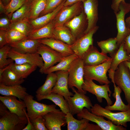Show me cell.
Wrapping results in <instances>:
<instances>
[{
	"label": "cell",
	"instance_id": "f5cc1de1",
	"mask_svg": "<svg viewBox=\"0 0 130 130\" xmlns=\"http://www.w3.org/2000/svg\"><path fill=\"white\" fill-rule=\"evenodd\" d=\"M11 0H0L5 6H6L7 5Z\"/></svg>",
	"mask_w": 130,
	"mask_h": 130
},
{
	"label": "cell",
	"instance_id": "2e32d148",
	"mask_svg": "<svg viewBox=\"0 0 130 130\" xmlns=\"http://www.w3.org/2000/svg\"><path fill=\"white\" fill-rule=\"evenodd\" d=\"M83 3L88 23L85 33L97 26L98 19V0H86Z\"/></svg>",
	"mask_w": 130,
	"mask_h": 130
},
{
	"label": "cell",
	"instance_id": "8fae6325",
	"mask_svg": "<svg viewBox=\"0 0 130 130\" xmlns=\"http://www.w3.org/2000/svg\"><path fill=\"white\" fill-rule=\"evenodd\" d=\"M83 9V3L81 2H78L69 6H63L53 20L55 27L64 25L80 14Z\"/></svg>",
	"mask_w": 130,
	"mask_h": 130
},
{
	"label": "cell",
	"instance_id": "681fc988",
	"mask_svg": "<svg viewBox=\"0 0 130 130\" xmlns=\"http://www.w3.org/2000/svg\"><path fill=\"white\" fill-rule=\"evenodd\" d=\"M86 0H66L64 5V6H69L78 2L83 3Z\"/></svg>",
	"mask_w": 130,
	"mask_h": 130
},
{
	"label": "cell",
	"instance_id": "3957f363",
	"mask_svg": "<svg viewBox=\"0 0 130 130\" xmlns=\"http://www.w3.org/2000/svg\"><path fill=\"white\" fill-rule=\"evenodd\" d=\"M82 59L78 57L71 63L68 70V86L69 88L75 87L79 92L86 94L82 86L84 83V67Z\"/></svg>",
	"mask_w": 130,
	"mask_h": 130
},
{
	"label": "cell",
	"instance_id": "277c9868",
	"mask_svg": "<svg viewBox=\"0 0 130 130\" xmlns=\"http://www.w3.org/2000/svg\"><path fill=\"white\" fill-rule=\"evenodd\" d=\"M32 96L28 94L23 100L26 103L27 115L30 120L39 116L43 117L50 112L60 111L56 108V105L39 103L34 100Z\"/></svg>",
	"mask_w": 130,
	"mask_h": 130
},
{
	"label": "cell",
	"instance_id": "7dc6e473",
	"mask_svg": "<svg viewBox=\"0 0 130 130\" xmlns=\"http://www.w3.org/2000/svg\"><path fill=\"white\" fill-rule=\"evenodd\" d=\"M124 1L125 0H112L111 7L115 13L118 11L120 3L122 1Z\"/></svg>",
	"mask_w": 130,
	"mask_h": 130
},
{
	"label": "cell",
	"instance_id": "7c38bea8",
	"mask_svg": "<svg viewBox=\"0 0 130 130\" xmlns=\"http://www.w3.org/2000/svg\"><path fill=\"white\" fill-rule=\"evenodd\" d=\"M98 28L99 27L96 26L77 39L74 43L70 46L74 53L79 57L82 58L89 47L93 45V36Z\"/></svg>",
	"mask_w": 130,
	"mask_h": 130
},
{
	"label": "cell",
	"instance_id": "4316f807",
	"mask_svg": "<svg viewBox=\"0 0 130 130\" xmlns=\"http://www.w3.org/2000/svg\"><path fill=\"white\" fill-rule=\"evenodd\" d=\"M0 94L4 96H15L19 99L23 100L28 94L26 88L20 85L7 86L0 84Z\"/></svg>",
	"mask_w": 130,
	"mask_h": 130
},
{
	"label": "cell",
	"instance_id": "f35d334b",
	"mask_svg": "<svg viewBox=\"0 0 130 130\" xmlns=\"http://www.w3.org/2000/svg\"><path fill=\"white\" fill-rule=\"evenodd\" d=\"M6 37L7 44L9 45L17 42L27 38L26 36L19 31L11 29L6 31Z\"/></svg>",
	"mask_w": 130,
	"mask_h": 130
},
{
	"label": "cell",
	"instance_id": "8992f818",
	"mask_svg": "<svg viewBox=\"0 0 130 130\" xmlns=\"http://www.w3.org/2000/svg\"><path fill=\"white\" fill-rule=\"evenodd\" d=\"M114 80L124 92L125 99L130 106V71L124 62L119 65L115 71Z\"/></svg>",
	"mask_w": 130,
	"mask_h": 130
},
{
	"label": "cell",
	"instance_id": "d590c367",
	"mask_svg": "<svg viewBox=\"0 0 130 130\" xmlns=\"http://www.w3.org/2000/svg\"><path fill=\"white\" fill-rule=\"evenodd\" d=\"M78 57L75 53L65 57L58 64L50 68L45 72L44 73L48 74L59 71H68L72 62Z\"/></svg>",
	"mask_w": 130,
	"mask_h": 130
},
{
	"label": "cell",
	"instance_id": "f907efd6",
	"mask_svg": "<svg viewBox=\"0 0 130 130\" xmlns=\"http://www.w3.org/2000/svg\"><path fill=\"white\" fill-rule=\"evenodd\" d=\"M0 14H5V6L3 4L1 1L0 0Z\"/></svg>",
	"mask_w": 130,
	"mask_h": 130
},
{
	"label": "cell",
	"instance_id": "83f0119b",
	"mask_svg": "<svg viewBox=\"0 0 130 130\" xmlns=\"http://www.w3.org/2000/svg\"><path fill=\"white\" fill-rule=\"evenodd\" d=\"M54 27L53 20L46 25L33 30L27 39H39L46 38H53V31Z\"/></svg>",
	"mask_w": 130,
	"mask_h": 130
},
{
	"label": "cell",
	"instance_id": "d6986e66",
	"mask_svg": "<svg viewBox=\"0 0 130 130\" xmlns=\"http://www.w3.org/2000/svg\"><path fill=\"white\" fill-rule=\"evenodd\" d=\"M65 118L67 130H102L97 124L90 123V121L87 119H76L70 112L66 113Z\"/></svg>",
	"mask_w": 130,
	"mask_h": 130
},
{
	"label": "cell",
	"instance_id": "8d00e7d4",
	"mask_svg": "<svg viewBox=\"0 0 130 130\" xmlns=\"http://www.w3.org/2000/svg\"><path fill=\"white\" fill-rule=\"evenodd\" d=\"M46 0H32L30 1V9L28 17L30 20L39 17L45 9Z\"/></svg>",
	"mask_w": 130,
	"mask_h": 130
},
{
	"label": "cell",
	"instance_id": "db71d44e",
	"mask_svg": "<svg viewBox=\"0 0 130 130\" xmlns=\"http://www.w3.org/2000/svg\"><path fill=\"white\" fill-rule=\"evenodd\" d=\"M124 62L126 66L129 68L130 71V61H125Z\"/></svg>",
	"mask_w": 130,
	"mask_h": 130
},
{
	"label": "cell",
	"instance_id": "30bf717a",
	"mask_svg": "<svg viewBox=\"0 0 130 130\" xmlns=\"http://www.w3.org/2000/svg\"><path fill=\"white\" fill-rule=\"evenodd\" d=\"M27 123L26 116H19L9 110L0 116V130H22Z\"/></svg>",
	"mask_w": 130,
	"mask_h": 130
},
{
	"label": "cell",
	"instance_id": "484cf974",
	"mask_svg": "<svg viewBox=\"0 0 130 130\" xmlns=\"http://www.w3.org/2000/svg\"><path fill=\"white\" fill-rule=\"evenodd\" d=\"M65 0H64L59 6L52 12L30 20L33 30L37 29L46 25L53 20L64 6Z\"/></svg>",
	"mask_w": 130,
	"mask_h": 130
},
{
	"label": "cell",
	"instance_id": "e575fe53",
	"mask_svg": "<svg viewBox=\"0 0 130 130\" xmlns=\"http://www.w3.org/2000/svg\"><path fill=\"white\" fill-rule=\"evenodd\" d=\"M37 67L29 63L17 64L13 62L10 68L23 79L27 78L36 69Z\"/></svg>",
	"mask_w": 130,
	"mask_h": 130
},
{
	"label": "cell",
	"instance_id": "ffe728a7",
	"mask_svg": "<svg viewBox=\"0 0 130 130\" xmlns=\"http://www.w3.org/2000/svg\"><path fill=\"white\" fill-rule=\"evenodd\" d=\"M65 114L62 111L49 112L43 116L48 130H61L66 124Z\"/></svg>",
	"mask_w": 130,
	"mask_h": 130
},
{
	"label": "cell",
	"instance_id": "11a10c76",
	"mask_svg": "<svg viewBox=\"0 0 130 130\" xmlns=\"http://www.w3.org/2000/svg\"><path fill=\"white\" fill-rule=\"evenodd\" d=\"M27 1H30V2L32 0H26Z\"/></svg>",
	"mask_w": 130,
	"mask_h": 130
},
{
	"label": "cell",
	"instance_id": "f1b7e54d",
	"mask_svg": "<svg viewBox=\"0 0 130 130\" xmlns=\"http://www.w3.org/2000/svg\"><path fill=\"white\" fill-rule=\"evenodd\" d=\"M53 35V38L61 40L70 46L76 40L70 29L64 25L55 27Z\"/></svg>",
	"mask_w": 130,
	"mask_h": 130
},
{
	"label": "cell",
	"instance_id": "4dcf8cb0",
	"mask_svg": "<svg viewBox=\"0 0 130 130\" xmlns=\"http://www.w3.org/2000/svg\"><path fill=\"white\" fill-rule=\"evenodd\" d=\"M113 84L114 90L112 96L116 99V101L113 105H107L105 106V108L110 111L119 110L125 111L129 110L130 109V106L128 104H125L121 97L120 95L122 92V90L118 86L116 85L115 83Z\"/></svg>",
	"mask_w": 130,
	"mask_h": 130
},
{
	"label": "cell",
	"instance_id": "1f68e13d",
	"mask_svg": "<svg viewBox=\"0 0 130 130\" xmlns=\"http://www.w3.org/2000/svg\"><path fill=\"white\" fill-rule=\"evenodd\" d=\"M97 44L101 50V52L106 54L109 53L112 58L114 56L119 47L116 37L98 41Z\"/></svg>",
	"mask_w": 130,
	"mask_h": 130
},
{
	"label": "cell",
	"instance_id": "603a6c76",
	"mask_svg": "<svg viewBox=\"0 0 130 130\" xmlns=\"http://www.w3.org/2000/svg\"><path fill=\"white\" fill-rule=\"evenodd\" d=\"M124 41L120 45L117 52L112 58L110 68L108 71L109 78L114 83V75L119 65L125 61H130V55H128L124 48Z\"/></svg>",
	"mask_w": 130,
	"mask_h": 130
},
{
	"label": "cell",
	"instance_id": "e0dca14e",
	"mask_svg": "<svg viewBox=\"0 0 130 130\" xmlns=\"http://www.w3.org/2000/svg\"><path fill=\"white\" fill-rule=\"evenodd\" d=\"M56 73L57 76V80L51 93L62 95L67 101L69 97L72 96L74 95L69 90L68 71H56Z\"/></svg>",
	"mask_w": 130,
	"mask_h": 130
},
{
	"label": "cell",
	"instance_id": "9f6ffc18",
	"mask_svg": "<svg viewBox=\"0 0 130 130\" xmlns=\"http://www.w3.org/2000/svg\"><path fill=\"white\" fill-rule=\"evenodd\" d=\"M129 30H130V27H129Z\"/></svg>",
	"mask_w": 130,
	"mask_h": 130
},
{
	"label": "cell",
	"instance_id": "7bdbcfd3",
	"mask_svg": "<svg viewBox=\"0 0 130 130\" xmlns=\"http://www.w3.org/2000/svg\"><path fill=\"white\" fill-rule=\"evenodd\" d=\"M30 120L35 130H48L45 125V119L43 116H39Z\"/></svg>",
	"mask_w": 130,
	"mask_h": 130
},
{
	"label": "cell",
	"instance_id": "f546056e",
	"mask_svg": "<svg viewBox=\"0 0 130 130\" xmlns=\"http://www.w3.org/2000/svg\"><path fill=\"white\" fill-rule=\"evenodd\" d=\"M35 96L37 100L39 101L44 99H48L52 101L55 105L59 107L61 111L65 114L70 112L67 101L61 95L51 93L46 95L36 94Z\"/></svg>",
	"mask_w": 130,
	"mask_h": 130
},
{
	"label": "cell",
	"instance_id": "5bb4252c",
	"mask_svg": "<svg viewBox=\"0 0 130 130\" xmlns=\"http://www.w3.org/2000/svg\"><path fill=\"white\" fill-rule=\"evenodd\" d=\"M8 58H10L17 64L29 63L40 68L44 65L42 58L38 53H23L19 52L11 48L8 54Z\"/></svg>",
	"mask_w": 130,
	"mask_h": 130
},
{
	"label": "cell",
	"instance_id": "d4e9b609",
	"mask_svg": "<svg viewBox=\"0 0 130 130\" xmlns=\"http://www.w3.org/2000/svg\"><path fill=\"white\" fill-rule=\"evenodd\" d=\"M39 41L58 52L64 57L74 53L70 45L61 40L51 38L40 39Z\"/></svg>",
	"mask_w": 130,
	"mask_h": 130
},
{
	"label": "cell",
	"instance_id": "7a4b0ae2",
	"mask_svg": "<svg viewBox=\"0 0 130 130\" xmlns=\"http://www.w3.org/2000/svg\"><path fill=\"white\" fill-rule=\"evenodd\" d=\"M112 58L100 64L93 66H85L84 67V78L94 80L100 84H109L107 73L109 69Z\"/></svg>",
	"mask_w": 130,
	"mask_h": 130
},
{
	"label": "cell",
	"instance_id": "5b68a950",
	"mask_svg": "<svg viewBox=\"0 0 130 130\" xmlns=\"http://www.w3.org/2000/svg\"><path fill=\"white\" fill-rule=\"evenodd\" d=\"M84 79V83L82 86L84 90L95 95L99 103H102L104 98L106 100L107 105H112V101L110 98L112 91L110 89L109 85H99L95 83L92 80L85 78Z\"/></svg>",
	"mask_w": 130,
	"mask_h": 130
},
{
	"label": "cell",
	"instance_id": "ee69618b",
	"mask_svg": "<svg viewBox=\"0 0 130 130\" xmlns=\"http://www.w3.org/2000/svg\"><path fill=\"white\" fill-rule=\"evenodd\" d=\"M11 22L10 20L7 16L1 18L0 19V29L7 30L10 29Z\"/></svg>",
	"mask_w": 130,
	"mask_h": 130
},
{
	"label": "cell",
	"instance_id": "60d3db41",
	"mask_svg": "<svg viewBox=\"0 0 130 130\" xmlns=\"http://www.w3.org/2000/svg\"><path fill=\"white\" fill-rule=\"evenodd\" d=\"M12 47L7 44L0 48V68L2 69L13 63L11 59H7L8 54Z\"/></svg>",
	"mask_w": 130,
	"mask_h": 130
},
{
	"label": "cell",
	"instance_id": "9a60e30c",
	"mask_svg": "<svg viewBox=\"0 0 130 130\" xmlns=\"http://www.w3.org/2000/svg\"><path fill=\"white\" fill-rule=\"evenodd\" d=\"M88 21L84 8L79 15L66 23L68 27L76 40L84 34L88 26Z\"/></svg>",
	"mask_w": 130,
	"mask_h": 130
},
{
	"label": "cell",
	"instance_id": "ac0fdd59",
	"mask_svg": "<svg viewBox=\"0 0 130 130\" xmlns=\"http://www.w3.org/2000/svg\"><path fill=\"white\" fill-rule=\"evenodd\" d=\"M110 58L106 54L100 52L96 47L92 45L89 47L82 58L84 66H88L100 64Z\"/></svg>",
	"mask_w": 130,
	"mask_h": 130
},
{
	"label": "cell",
	"instance_id": "ba28073f",
	"mask_svg": "<svg viewBox=\"0 0 130 130\" xmlns=\"http://www.w3.org/2000/svg\"><path fill=\"white\" fill-rule=\"evenodd\" d=\"M37 53L41 57L44 62L43 66L39 70L42 74L44 73L49 68L65 57L48 46L41 43L38 47Z\"/></svg>",
	"mask_w": 130,
	"mask_h": 130
},
{
	"label": "cell",
	"instance_id": "836d02e7",
	"mask_svg": "<svg viewBox=\"0 0 130 130\" xmlns=\"http://www.w3.org/2000/svg\"><path fill=\"white\" fill-rule=\"evenodd\" d=\"M9 28L10 29H14L19 31L27 37L33 30L30 20L28 17L11 23Z\"/></svg>",
	"mask_w": 130,
	"mask_h": 130
},
{
	"label": "cell",
	"instance_id": "ab89813d",
	"mask_svg": "<svg viewBox=\"0 0 130 130\" xmlns=\"http://www.w3.org/2000/svg\"><path fill=\"white\" fill-rule=\"evenodd\" d=\"M27 1L26 0H11L5 6V14L10 20L13 13Z\"/></svg>",
	"mask_w": 130,
	"mask_h": 130
},
{
	"label": "cell",
	"instance_id": "6da1fadb",
	"mask_svg": "<svg viewBox=\"0 0 130 130\" xmlns=\"http://www.w3.org/2000/svg\"><path fill=\"white\" fill-rule=\"evenodd\" d=\"M90 111L97 116L106 118L117 125H122L127 127V122H130V109L126 111L113 112L96 104L91 107Z\"/></svg>",
	"mask_w": 130,
	"mask_h": 130
},
{
	"label": "cell",
	"instance_id": "4fadbf2b",
	"mask_svg": "<svg viewBox=\"0 0 130 130\" xmlns=\"http://www.w3.org/2000/svg\"><path fill=\"white\" fill-rule=\"evenodd\" d=\"M78 118L81 119L85 118L90 121L96 123L102 130H126V129L122 125H117L110 120H106L103 116H97L90 112L87 109H83L77 114Z\"/></svg>",
	"mask_w": 130,
	"mask_h": 130
},
{
	"label": "cell",
	"instance_id": "d6a6232c",
	"mask_svg": "<svg viewBox=\"0 0 130 130\" xmlns=\"http://www.w3.org/2000/svg\"><path fill=\"white\" fill-rule=\"evenodd\" d=\"M47 74L44 83L36 91V94L46 95L51 93L52 90L56 82L57 76L56 73L54 72Z\"/></svg>",
	"mask_w": 130,
	"mask_h": 130
},
{
	"label": "cell",
	"instance_id": "bcb514c9",
	"mask_svg": "<svg viewBox=\"0 0 130 130\" xmlns=\"http://www.w3.org/2000/svg\"><path fill=\"white\" fill-rule=\"evenodd\" d=\"M124 48L127 54L130 55V31L124 40Z\"/></svg>",
	"mask_w": 130,
	"mask_h": 130
},
{
	"label": "cell",
	"instance_id": "74e56055",
	"mask_svg": "<svg viewBox=\"0 0 130 130\" xmlns=\"http://www.w3.org/2000/svg\"><path fill=\"white\" fill-rule=\"evenodd\" d=\"M30 9V2L27 1L13 14L10 20L11 23L17 21L25 17L28 18Z\"/></svg>",
	"mask_w": 130,
	"mask_h": 130
},
{
	"label": "cell",
	"instance_id": "b9f144b4",
	"mask_svg": "<svg viewBox=\"0 0 130 130\" xmlns=\"http://www.w3.org/2000/svg\"><path fill=\"white\" fill-rule=\"evenodd\" d=\"M64 0H46V5L44 10L39 17L51 13L57 8Z\"/></svg>",
	"mask_w": 130,
	"mask_h": 130
},
{
	"label": "cell",
	"instance_id": "52a82bcc",
	"mask_svg": "<svg viewBox=\"0 0 130 130\" xmlns=\"http://www.w3.org/2000/svg\"><path fill=\"white\" fill-rule=\"evenodd\" d=\"M118 11L115 13L116 19V25L117 31L116 37L119 47L129 34L130 31L126 24L125 17L126 14L130 11L129 3L125 1L120 4Z\"/></svg>",
	"mask_w": 130,
	"mask_h": 130
},
{
	"label": "cell",
	"instance_id": "9c48e42d",
	"mask_svg": "<svg viewBox=\"0 0 130 130\" xmlns=\"http://www.w3.org/2000/svg\"><path fill=\"white\" fill-rule=\"evenodd\" d=\"M71 89L75 94L72 97H69L67 100L70 112L73 116L79 113L84 107L90 111L93 105L89 98L85 94L76 90L74 87Z\"/></svg>",
	"mask_w": 130,
	"mask_h": 130
},
{
	"label": "cell",
	"instance_id": "c3c4849f",
	"mask_svg": "<svg viewBox=\"0 0 130 130\" xmlns=\"http://www.w3.org/2000/svg\"><path fill=\"white\" fill-rule=\"evenodd\" d=\"M25 111L26 116L27 119L28 123L26 126L22 130H35L32 124L27 115L26 110H25Z\"/></svg>",
	"mask_w": 130,
	"mask_h": 130
},
{
	"label": "cell",
	"instance_id": "cb8c5ba5",
	"mask_svg": "<svg viewBox=\"0 0 130 130\" xmlns=\"http://www.w3.org/2000/svg\"><path fill=\"white\" fill-rule=\"evenodd\" d=\"M41 43L39 39H31L27 38L9 45L16 51L23 53H37Z\"/></svg>",
	"mask_w": 130,
	"mask_h": 130
},
{
	"label": "cell",
	"instance_id": "7402d4cb",
	"mask_svg": "<svg viewBox=\"0 0 130 130\" xmlns=\"http://www.w3.org/2000/svg\"><path fill=\"white\" fill-rule=\"evenodd\" d=\"M11 64L3 68H0V84L12 86L20 85L24 81V79L10 68Z\"/></svg>",
	"mask_w": 130,
	"mask_h": 130
},
{
	"label": "cell",
	"instance_id": "816d5d0a",
	"mask_svg": "<svg viewBox=\"0 0 130 130\" xmlns=\"http://www.w3.org/2000/svg\"><path fill=\"white\" fill-rule=\"evenodd\" d=\"M129 6L130 10V2L129 3ZM125 22L127 27L129 28L130 26V15L125 19Z\"/></svg>",
	"mask_w": 130,
	"mask_h": 130
},
{
	"label": "cell",
	"instance_id": "f6af8a7d",
	"mask_svg": "<svg viewBox=\"0 0 130 130\" xmlns=\"http://www.w3.org/2000/svg\"><path fill=\"white\" fill-rule=\"evenodd\" d=\"M6 31L0 29V48L7 44L6 37Z\"/></svg>",
	"mask_w": 130,
	"mask_h": 130
},
{
	"label": "cell",
	"instance_id": "44dd1931",
	"mask_svg": "<svg viewBox=\"0 0 130 130\" xmlns=\"http://www.w3.org/2000/svg\"><path fill=\"white\" fill-rule=\"evenodd\" d=\"M17 98L13 96H0V100L11 113L20 117L26 116V103L24 101L18 100Z\"/></svg>",
	"mask_w": 130,
	"mask_h": 130
}]
</instances>
